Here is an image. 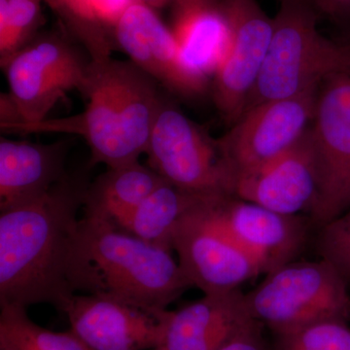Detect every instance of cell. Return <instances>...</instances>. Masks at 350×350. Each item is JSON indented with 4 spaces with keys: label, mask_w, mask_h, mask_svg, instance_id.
Wrapping results in <instances>:
<instances>
[{
    "label": "cell",
    "mask_w": 350,
    "mask_h": 350,
    "mask_svg": "<svg viewBox=\"0 0 350 350\" xmlns=\"http://www.w3.org/2000/svg\"><path fill=\"white\" fill-rule=\"evenodd\" d=\"M68 174L38 199L0 211V306H54L61 312L75 295L69 261L88 186Z\"/></svg>",
    "instance_id": "1"
},
{
    "label": "cell",
    "mask_w": 350,
    "mask_h": 350,
    "mask_svg": "<svg viewBox=\"0 0 350 350\" xmlns=\"http://www.w3.org/2000/svg\"><path fill=\"white\" fill-rule=\"evenodd\" d=\"M172 251L85 213L69 261V282L75 294L163 312L193 287Z\"/></svg>",
    "instance_id": "2"
},
{
    "label": "cell",
    "mask_w": 350,
    "mask_h": 350,
    "mask_svg": "<svg viewBox=\"0 0 350 350\" xmlns=\"http://www.w3.org/2000/svg\"><path fill=\"white\" fill-rule=\"evenodd\" d=\"M157 83L130 61L112 57L90 61L84 111L24 125L22 135L66 133L84 138L91 151L90 167L137 162L145 154L163 98Z\"/></svg>",
    "instance_id": "3"
},
{
    "label": "cell",
    "mask_w": 350,
    "mask_h": 350,
    "mask_svg": "<svg viewBox=\"0 0 350 350\" xmlns=\"http://www.w3.org/2000/svg\"><path fill=\"white\" fill-rule=\"evenodd\" d=\"M338 73H350V46L320 33L310 0L283 1L273 18L266 59L244 111L265 101L291 98L319 87Z\"/></svg>",
    "instance_id": "4"
},
{
    "label": "cell",
    "mask_w": 350,
    "mask_h": 350,
    "mask_svg": "<svg viewBox=\"0 0 350 350\" xmlns=\"http://www.w3.org/2000/svg\"><path fill=\"white\" fill-rule=\"evenodd\" d=\"M349 284L325 261H294L267 273L245 294L253 319L273 335L322 321H349Z\"/></svg>",
    "instance_id": "5"
},
{
    "label": "cell",
    "mask_w": 350,
    "mask_h": 350,
    "mask_svg": "<svg viewBox=\"0 0 350 350\" xmlns=\"http://www.w3.org/2000/svg\"><path fill=\"white\" fill-rule=\"evenodd\" d=\"M90 62L85 61L66 33L39 32L14 54L1 68L22 122L14 126L38 124L73 90L86 84Z\"/></svg>",
    "instance_id": "6"
},
{
    "label": "cell",
    "mask_w": 350,
    "mask_h": 350,
    "mask_svg": "<svg viewBox=\"0 0 350 350\" xmlns=\"http://www.w3.org/2000/svg\"><path fill=\"white\" fill-rule=\"evenodd\" d=\"M145 154L147 165L182 191L200 197L232 195L231 174L216 139L165 98Z\"/></svg>",
    "instance_id": "7"
},
{
    "label": "cell",
    "mask_w": 350,
    "mask_h": 350,
    "mask_svg": "<svg viewBox=\"0 0 350 350\" xmlns=\"http://www.w3.org/2000/svg\"><path fill=\"white\" fill-rule=\"evenodd\" d=\"M310 129L319 170L310 219L322 227L350 207V73L321 83Z\"/></svg>",
    "instance_id": "8"
},
{
    "label": "cell",
    "mask_w": 350,
    "mask_h": 350,
    "mask_svg": "<svg viewBox=\"0 0 350 350\" xmlns=\"http://www.w3.org/2000/svg\"><path fill=\"white\" fill-rule=\"evenodd\" d=\"M319 87L248 108L216 139L232 182L237 175L269 162L303 137L314 116Z\"/></svg>",
    "instance_id": "9"
},
{
    "label": "cell",
    "mask_w": 350,
    "mask_h": 350,
    "mask_svg": "<svg viewBox=\"0 0 350 350\" xmlns=\"http://www.w3.org/2000/svg\"><path fill=\"white\" fill-rule=\"evenodd\" d=\"M195 204L175 226L172 250L193 286L204 295L221 294L261 275L259 266L213 220L202 200Z\"/></svg>",
    "instance_id": "10"
},
{
    "label": "cell",
    "mask_w": 350,
    "mask_h": 350,
    "mask_svg": "<svg viewBox=\"0 0 350 350\" xmlns=\"http://www.w3.org/2000/svg\"><path fill=\"white\" fill-rule=\"evenodd\" d=\"M218 10L229 25L232 43L214 75L213 100L223 119L232 125L245 109L261 72L273 34V18L256 0H220Z\"/></svg>",
    "instance_id": "11"
},
{
    "label": "cell",
    "mask_w": 350,
    "mask_h": 350,
    "mask_svg": "<svg viewBox=\"0 0 350 350\" xmlns=\"http://www.w3.org/2000/svg\"><path fill=\"white\" fill-rule=\"evenodd\" d=\"M202 204L264 275L296 261L305 246L310 219L276 213L232 195L206 197Z\"/></svg>",
    "instance_id": "12"
},
{
    "label": "cell",
    "mask_w": 350,
    "mask_h": 350,
    "mask_svg": "<svg viewBox=\"0 0 350 350\" xmlns=\"http://www.w3.org/2000/svg\"><path fill=\"white\" fill-rule=\"evenodd\" d=\"M113 38L115 47L157 84L185 98L206 93L208 78L189 66L174 31L152 7L133 1L117 23Z\"/></svg>",
    "instance_id": "13"
},
{
    "label": "cell",
    "mask_w": 350,
    "mask_h": 350,
    "mask_svg": "<svg viewBox=\"0 0 350 350\" xmlns=\"http://www.w3.org/2000/svg\"><path fill=\"white\" fill-rule=\"evenodd\" d=\"M319 194V170L308 128L288 150L237 175L232 195L287 215L310 213Z\"/></svg>",
    "instance_id": "14"
},
{
    "label": "cell",
    "mask_w": 350,
    "mask_h": 350,
    "mask_svg": "<svg viewBox=\"0 0 350 350\" xmlns=\"http://www.w3.org/2000/svg\"><path fill=\"white\" fill-rule=\"evenodd\" d=\"M61 312L70 331L90 350L156 349L162 342L169 310L147 312L94 295L77 293Z\"/></svg>",
    "instance_id": "15"
},
{
    "label": "cell",
    "mask_w": 350,
    "mask_h": 350,
    "mask_svg": "<svg viewBox=\"0 0 350 350\" xmlns=\"http://www.w3.org/2000/svg\"><path fill=\"white\" fill-rule=\"evenodd\" d=\"M255 320L241 290L204 295L167 312L162 342L154 350H219Z\"/></svg>",
    "instance_id": "16"
},
{
    "label": "cell",
    "mask_w": 350,
    "mask_h": 350,
    "mask_svg": "<svg viewBox=\"0 0 350 350\" xmlns=\"http://www.w3.org/2000/svg\"><path fill=\"white\" fill-rule=\"evenodd\" d=\"M66 140L41 144L0 140V211L38 199L68 176Z\"/></svg>",
    "instance_id": "17"
},
{
    "label": "cell",
    "mask_w": 350,
    "mask_h": 350,
    "mask_svg": "<svg viewBox=\"0 0 350 350\" xmlns=\"http://www.w3.org/2000/svg\"><path fill=\"white\" fill-rule=\"evenodd\" d=\"M165 181L148 165L137 162L108 167L88 186L85 213L116 225Z\"/></svg>",
    "instance_id": "18"
},
{
    "label": "cell",
    "mask_w": 350,
    "mask_h": 350,
    "mask_svg": "<svg viewBox=\"0 0 350 350\" xmlns=\"http://www.w3.org/2000/svg\"><path fill=\"white\" fill-rule=\"evenodd\" d=\"M135 0H46L68 33L84 46L90 61L111 57L115 27Z\"/></svg>",
    "instance_id": "19"
},
{
    "label": "cell",
    "mask_w": 350,
    "mask_h": 350,
    "mask_svg": "<svg viewBox=\"0 0 350 350\" xmlns=\"http://www.w3.org/2000/svg\"><path fill=\"white\" fill-rule=\"evenodd\" d=\"M174 33L186 62L200 75L214 76L224 63L231 48L229 25L214 10L176 9Z\"/></svg>",
    "instance_id": "20"
},
{
    "label": "cell",
    "mask_w": 350,
    "mask_h": 350,
    "mask_svg": "<svg viewBox=\"0 0 350 350\" xmlns=\"http://www.w3.org/2000/svg\"><path fill=\"white\" fill-rule=\"evenodd\" d=\"M202 198L165 180L114 226L147 243L174 250L175 226Z\"/></svg>",
    "instance_id": "21"
},
{
    "label": "cell",
    "mask_w": 350,
    "mask_h": 350,
    "mask_svg": "<svg viewBox=\"0 0 350 350\" xmlns=\"http://www.w3.org/2000/svg\"><path fill=\"white\" fill-rule=\"evenodd\" d=\"M0 308V342L13 350H90L70 330L54 332L34 323L23 306Z\"/></svg>",
    "instance_id": "22"
},
{
    "label": "cell",
    "mask_w": 350,
    "mask_h": 350,
    "mask_svg": "<svg viewBox=\"0 0 350 350\" xmlns=\"http://www.w3.org/2000/svg\"><path fill=\"white\" fill-rule=\"evenodd\" d=\"M46 0H0V66L39 33Z\"/></svg>",
    "instance_id": "23"
},
{
    "label": "cell",
    "mask_w": 350,
    "mask_h": 350,
    "mask_svg": "<svg viewBox=\"0 0 350 350\" xmlns=\"http://www.w3.org/2000/svg\"><path fill=\"white\" fill-rule=\"evenodd\" d=\"M273 350H350V327L329 319L275 335Z\"/></svg>",
    "instance_id": "24"
},
{
    "label": "cell",
    "mask_w": 350,
    "mask_h": 350,
    "mask_svg": "<svg viewBox=\"0 0 350 350\" xmlns=\"http://www.w3.org/2000/svg\"><path fill=\"white\" fill-rule=\"evenodd\" d=\"M317 251L350 284V207L320 227Z\"/></svg>",
    "instance_id": "25"
},
{
    "label": "cell",
    "mask_w": 350,
    "mask_h": 350,
    "mask_svg": "<svg viewBox=\"0 0 350 350\" xmlns=\"http://www.w3.org/2000/svg\"><path fill=\"white\" fill-rule=\"evenodd\" d=\"M262 324L255 320L245 330L219 350H273L262 335Z\"/></svg>",
    "instance_id": "26"
},
{
    "label": "cell",
    "mask_w": 350,
    "mask_h": 350,
    "mask_svg": "<svg viewBox=\"0 0 350 350\" xmlns=\"http://www.w3.org/2000/svg\"><path fill=\"white\" fill-rule=\"evenodd\" d=\"M315 9L336 19L350 18V0H310Z\"/></svg>",
    "instance_id": "27"
},
{
    "label": "cell",
    "mask_w": 350,
    "mask_h": 350,
    "mask_svg": "<svg viewBox=\"0 0 350 350\" xmlns=\"http://www.w3.org/2000/svg\"><path fill=\"white\" fill-rule=\"evenodd\" d=\"M220 0H176L174 5L179 10H214Z\"/></svg>",
    "instance_id": "28"
},
{
    "label": "cell",
    "mask_w": 350,
    "mask_h": 350,
    "mask_svg": "<svg viewBox=\"0 0 350 350\" xmlns=\"http://www.w3.org/2000/svg\"><path fill=\"white\" fill-rule=\"evenodd\" d=\"M135 1L142 2V3L146 4V5L152 7L155 10H159V9H163L170 5V4H175L176 0H135Z\"/></svg>",
    "instance_id": "29"
},
{
    "label": "cell",
    "mask_w": 350,
    "mask_h": 350,
    "mask_svg": "<svg viewBox=\"0 0 350 350\" xmlns=\"http://www.w3.org/2000/svg\"><path fill=\"white\" fill-rule=\"evenodd\" d=\"M0 350H13L11 349V347H9L8 345H6L5 344H2V342H0Z\"/></svg>",
    "instance_id": "30"
},
{
    "label": "cell",
    "mask_w": 350,
    "mask_h": 350,
    "mask_svg": "<svg viewBox=\"0 0 350 350\" xmlns=\"http://www.w3.org/2000/svg\"><path fill=\"white\" fill-rule=\"evenodd\" d=\"M287 1V0H280V2Z\"/></svg>",
    "instance_id": "31"
}]
</instances>
